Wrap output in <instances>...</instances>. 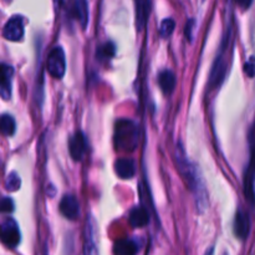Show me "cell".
Returning <instances> with one entry per match:
<instances>
[{
	"instance_id": "obj_1",
	"label": "cell",
	"mask_w": 255,
	"mask_h": 255,
	"mask_svg": "<svg viewBox=\"0 0 255 255\" xmlns=\"http://www.w3.org/2000/svg\"><path fill=\"white\" fill-rule=\"evenodd\" d=\"M176 163L177 169L181 173L183 181L186 182L187 187H189V189L193 192L199 212L203 213L207 207H208V197H207L204 181L201 177V173L197 169V167L193 163H191V161L187 158L186 151H184L181 142H178L176 147Z\"/></svg>"
},
{
	"instance_id": "obj_2",
	"label": "cell",
	"mask_w": 255,
	"mask_h": 255,
	"mask_svg": "<svg viewBox=\"0 0 255 255\" xmlns=\"http://www.w3.org/2000/svg\"><path fill=\"white\" fill-rule=\"evenodd\" d=\"M139 131L138 126L132 120L120 119L116 122L114 133L115 148L120 152L129 153L138 146Z\"/></svg>"
},
{
	"instance_id": "obj_3",
	"label": "cell",
	"mask_w": 255,
	"mask_h": 255,
	"mask_svg": "<svg viewBox=\"0 0 255 255\" xmlns=\"http://www.w3.org/2000/svg\"><path fill=\"white\" fill-rule=\"evenodd\" d=\"M232 47V27L229 26L228 34L224 36L222 41L219 51L217 54L216 61H214L213 67L211 71V77H209V86L211 87H219L222 82L224 81L228 70V51Z\"/></svg>"
},
{
	"instance_id": "obj_4",
	"label": "cell",
	"mask_w": 255,
	"mask_h": 255,
	"mask_svg": "<svg viewBox=\"0 0 255 255\" xmlns=\"http://www.w3.org/2000/svg\"><path fill=\"white\" fill-rule=\"evenodd\" d=\"M20 241L21 236L16 222L10 217L0 219V242L7 248H16Z\"/></svg>"
},
{
	"instance_id": "obj_5",
	"label": "cell",
	"mask_w": 255,
	"mask_h": 255,
	"mask_svg": "<svg viewBox=\"0 0 255 255\" xmlns=\"http://www.w3.org/2000/svg\"><path fill=\"white\" fill-rule=\"evenodd\" d=\"M251 161L244 177V192L246 197L255 206V127L251 132Z\"/></svg>"
},
{
	"instance_id": "obj_6",
	"label": "cell",
	"mask_w": 255,
	"mask_h": 255,
	"mask_svg": "<svg viewBox=\"0 0 255 255\" xmlns=\"http://www.w3.org/2000/svg\"><path fill=\"white\" fill-rule=\"evenodd\" d=\"M47 72L54 79H62L66 72V56L61 46H55L49 52L46 62Z\"/></svg>"
},
{
	"instance_id": "obj_7",
	"label": "cell",
	"mask_w": 255,
	"mask_h": 255,
	"mask_svg": "<svg viewBox=\"0 0 255 255\" xmlns=\"http://www.w3.org/2000/svg\"><path fill=\"white\" fill-rule=\"evenodd\" d=\"M24 19L20 15L10 17L2 29V36L9 41H20L24 36Z\"/></svg>"
},
{
	"instance_id": "obj_8",
	"label": "cell",
	"mask_w": 255,
	"mask_h": 255,
	"mask_svg": "<svg viewBox=\"0 0 255 255\" xmlns=\"http://www.w3.org/2000/svg\"><path fill=\"white\" fill-rule=\"evenodd\" d=\"M69 152L74 161L80 162L87 152V138L84 132L77 131L69 138Z\"/></svg>"
},
{
	"instance_id": "obj_9",
	"label": "cell",
	"mask_w": 255,
	"mask_h": 255,
	"mask_svg": "<svg viewBox=\"0 0 255 255\" xmlns=\"http://www.w3.org/2000/svg\"><path fill=\"white\" fill-rule=\"evenodd\" d=\"M59 208L62 216L69 219V221H76L80 217V212H81L79 201L72 194H65L62 197L61 201H60Z\"/></svg>"
},
{
	"instance_id": "obj_10",
	"label": "cell",
	"mask_w": 255,
	"mask_h": 255,
	"mask_svg": "<svg viewBox=\"0 0 255 255\" xmlns=\"http://www.w3.org/2000/svg\"><path fill=\"white\" fill-rule=\"evenodd\" d=\"M234 234L241 241H246L251 233V218H249L248 213L244 212L243 209H238L236 213V218H234L233 224Z\"/></svg>"
},
{
	"instance_id": "obj_11",
	"label": "cell",
	"mask_w": 255,
	"mask_h": 255,
	"mask_svg": "<svg viewBox=\"0 0 255 255\" xmlns=\"http://www.w3.org/2000/svg\"><path fill=\"white\" fill-rule=\"evenodd\" d=\"M14 69L10 65L0 64V97L9 100L11 96V84Z\"/></svg>"
},
{
	"instance_id": "obj_12",
	"label": "cell",
	"mask_w": 255,
	"mask_h": 255,
	"mask_svg": "<svg viewBox=\"0 0 255 255\" xmlns=\"http://www.w3.org/2000/svg\"><path fill=\"white\" fill-rule=\"evenodd\" d=\"M115 172L122 179H131L136 174V163L132 158L122 157L115 162Z\"/></svg>"
},
{
	"instance_id": "obj_13",
	"label": "cell",
	"mask_w": 255,
	"mask_h": 255,
	"mask_svg": "<svg viewBox=\"0 0 255 255\" xmlns=\"http://www.w3.org/2000/svg\"><path fill=\"white\" fill-rule=\"evenodd\" d=\"M71 12L75 19L80 22L82 29H86L89 24V1L87 0H71Z\"/></svg>"
},
{
	"instance_id": "obj_14",
	"label": "cell",
	"mask_w": 255,
	"mask_h": 255,
	"mask_svg": "<svg viewBox=\"0 0 255 255\" xmlns=\"http://www.w3.org/2000/svg\"><path fill=\"white\" fill-rule=\"evenodd\" d=\"M134 9H136V25L137 30L142 31L148 20L151 11V0H133Z\"/></svg>"
},
{
	"instance_id": "obj_15",
	"label": "cell",
	"mask_w": 255,
	"mask_h": 255,
	"mask_svg": "<svg viewBox=\"0 0 255 255\" xmlns=\"http://www.w3.org/2000/svg\"><path fill=\"white\" fill-rule=\"evenodd\" d=\"M177 77L171 70H162L158 74V85L164 95H171L176 89Z\"/></svg>"
},
{
	"instance_id": "obj_16",
	"label": "cell",
	"mask_w": 255,
	"mask_h": 255,
	"mask_svg": "<svg viewBox=\"0 0 255 255\" xmlns=\"http://www.w3.org/2000/svg\"><path fill=\"white\" fill-rule=\"evenodd\" d=\"M128 221L133 228H142V227L147 226V223L149 222L148 211L142 206L134 207L129 212Z\"/></svg>"
},
{
	"instance_id": "obj_17",
	"label": "cell",
	"mask_w": 255,
	"mask_h": 255,
	"mask_svg": "<svg viewBox=\"0 0 255 255\" xmlns=\"http://www.w3.org/2000/svg\"><path fill=\"white\" fill-rule=\"evenodd\" d=\"M96 228H95V223L91 218H87L86 224V232H85V254H96Z\"/></svg>"
},
{
	"instance_id": "obj_18",
	"label": "cell",
	"mask_w": 255,
	"mask_h": 255,
	"mask_svg": "<svg viewBox=\"0 0 255 255\" xmlns=\"http://www.w3.org/2000/svg\"><path fill=\"white\" fill-rule=\"evenodd\" d=\"M138 252V246L132 239H121L114 246V253L119 255H132Z\"/></svg>"
},
{
	"instance_id": "obj_19",
	"label": "cell",
	"mask_w": 255,
	"mask_h": 255,
	"mask_svg": "<svg viewBox=\"0 0 255 255\" xmlns=\"http://www.w3.org/2000/svg\"><path fill=\"white\" fill-rule=\"evenodd\" d=\"M15 131H16V122L14 117L7 114L0 116V133L10 137L15 133Z\"/></svg>"
},
{
	"instance_id": "obj_20",
	"label": "cell",
	"mask_w": 255,
	"mask_h": 255,
	"mask_svg": "<svg viewBox=\"0 0 255 255\" xmlns=\"http://www.w3.org/2000/svg\"><path fill=\"white\" fill-rule=\"evenodd\" d=\"M115 54H116V46L112 41L105 42L104 45L99 46V49H97V59H100L101 61L112 59Z\"/></svg>"
},
{
	"instance_id": "obj_21",
	"label": "cell",
	"mask_w": 255,
	"mask_h": 255,
	"mask_svg": "<svg viewBox=\"0 0 255 255\" xmlns=\"http://www.w3.org/2000/svg\"><path fill=\"white\" fill-rule=\"evenodd\" d=\"M176 29V22L171 17H167V19L162 20L161 25H159V35L163 39H167L172 35V32Z\"/></svg>"
},
{
	"instance_id": "obj_22",
	"label": "cell",
	"mask_w": 255,
	"mask_h": 255,
	"mask_svg": "<svg viewBox=\"0 0 255 255\" xmlns=\"http://www.w3.org/2000/svg\"><path fill=\"white\" fill-rule=\"evenodd\" d=\"M20 184H21V179L17 176L15 172H11V173L7 176L6 181H5V188L9 192H15L20 188Z\"/></svg>"
},
{
	"instance_id": "obj_23",
	"label": "cell",
	"mask_w": 255,
	"mask_h": 255,
	"mask_svg": "<svg viewBox=\"0 0 255 255\" xmlns=\"http://www.w3.org/2000/svg\"><path fill=\"white\" fill-rule=\"evenodd\" d=\"M14 202L11 198L6 197V198H2L0 202V213L4 214H10L14 212Z\"/></svg>"
},
{
	"instance_id": "obj_24",
	"label": "cell",
	"mask_w": 255,
	"mask_h": 255,
	"mask_svg": "<svg viewBox=\"0 0 255 255\" xmlns=\"http://www.w3.org/2000/svg\"><path fill=\"white\" fill-rule=\"evenodd\" d=\"M244 71H246V74L248 75L249 77L255 76V57L254 56H252L251 59L247 61L246 66H244Z\"/></svg>"
},
{
	"instance_id": "obj_25",
	"label": "cell",
	"mask_w": 255,
	"mask_h": 255,
	"mask_svg": "<svg viewBox=\"0 0 255 255\" xmlns=\"http://www.w3.org/2000/svg\"><path fill=\"white\" fill-rule=\"evenodd\" d=\"M234 1H236V4L243 10L249 9V7H251V5L253 4V0H234Z\"/></svg>"
},
{
	"instance_id": "obj_26",
	"label": "cell",
	"mask_w": 255,
	"mask_h": 255,
	"mask_svg": "<svg viewBox=\"0 0 255 255\" xmlns=\"http://www.w3.org/2000/svg\"><path fill=\"white\" fill-rule=\"evenodd\" d=\"M193 24H194V20H189L188 24H187V27H186V36H187V39H189V40L192 39V29H193Z\"/></svg>"
},
{
	"instance_id": "obj_27",
	"label": "cell",
	"mask_w": 255,
	"mask_h": 255,
	"mask_svg": "<svg viewBox=\"0 0 255 255\" xmlns=\"http://www.w3.org/2000/svg\"><path fill=\"white\" fill-rule=\"evenodd\" d=\"M5 1H10V0H5Z\"/></svg>"
}]
</instances>
